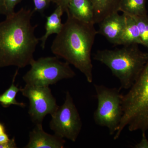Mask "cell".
<instances>
[{"instance_id":"1","label":"cell","mask_w":148,"mask_h":148,"mask_svg":"<svg viewBox=\"0 0 148 148\" xmlns=\"http://www.w3.org/2000/svg\"><path fill=\"white\" fill-rule=\"evenodd\" d=\"M34 10L20 9L0 22V68L30 65L40 40L35 36L38 25L31 23Z\"/></svg>"},{"instance_id":"2","label":"cell","mask_w":148,"mask_h":148,"mask_svg":"<svg viewBox=\"0 0 148 148\" xmlns=\"http://www.w3.org/2000/svg\"><path fill=\"white\" fill-rule=\"evenodd\" d=\"M67 14V20L52 43L51 52L79 70L88 82L91 83V50L98 32L93 23L84 22Z\"/></svg>"},{"instance_id":"3","label":"cell","mask_w":148,"mask_h":148,"mask_svg":"<svg viewBox=\"0 0 148 148\" xmlns=\"http://www.w3.org/2000/svg\"><path fill=\"white\" fill-rule=\"evenodd\" d=\"M93 58L110 69L119 80L121 89H129L147 63L148 52L140 50L138 45H132L121 49L98 50Z\"/></svg>"},{"instance_id":"4","label":"cell","mask_w":148,"mask_h":148,"mask_svg":"<svg viewBox=\"0 0 148 148\" xmlns=\"http://www.w3.org/2000/svg\"><path fill=\"white\" fill-rule=\"evenodd\" d=\"M123 116L114 139L119 138L125 128L130 132L148 130V60L128 92L123 95Z\"/></svg>"},{"instance_id":"5","label":"cell","mask_w":148,"mask_h":148,"mask_svg":"<svg viewBox=\"0 0 148 148\" xmlns=\"http://www.w3.org/2000/svg\"><path fill=\"white\" fill-rule=\"evenodd\" d=\"M98 106L93 114L95 123L107 127L111 135L116 132L123 116V94L121 88L94 84Z\"/></svg>"},{"instance_id":"6","label":"cell","mask_w":148,"mask_h":148,"mask_svg":"<svg viewBox=\"0 0 148 148\" xmlns=\"http://www.w3.org/2000/svg\"><path fill=\"white\" fill-rule=\"evenodd\" d=\"M68 62L60 61L57 56L41 57L34 59L31 68L22 77L26 84L49 86L62 80L76 75Z\"/></svg>"},{"instance_id":"7","label":"cell","mask_w":148,"mask_h":148,"mask_svg":"<svg viewBox=\"0 0 148 148\" xmlns=\"http://www.w3.org/2000/svg\"><path fill=\"white\" fill-rule=\"evenodd\" d=\"M49 127L54 134L75 142L82 128V123L78 111L69 91L66 92L63 105L51 114Z\"/></svg>"},{"instance_id":"8","label":"cell","mask_w":148,"mask_h":148,"mask_svg":"<svg viewBox=\"0 0 148 148\" xmlns=\"http://www.w3.org/2000/svg\"><path fill=\"white\" fill-rule=\"evenodd\" d=\"M20 92L29 100L28 113L35 124L42 123L46 116L51 114L58 108L49 86L26 84L20 88Z\"/></svg>"},{"instance_id":"9","label":"cell","mask_w":148,"mask_h":148,"mask_svg":"<svg viewBox=\"0 0 148 148\" xmlns=\"http://www.w3.org/2000/svg\"><path fill=\"white\" fill-rule=\"evenodd\" d=\"M126 16L118 12L107 16L99 23L98 34L104 36L114 45H120V40L126 21Z\"/></svg>"},{"instance_id":"10","label":"cell","mask_w":148,"mask_h":148,"mask_svg":"<svg viewBox=\"0 0 148 148\" xmlns=\"http://www.w3.org/2000/svg\"><path fill=\"white\" fill-rule=\"evenodd\" d=\"M66 141L57 135L45 132L43 129L42 123L36 124L30 131L29 142L25 148H63Z\"/></svg>"},{"instance_id":"11","label":"cell","mask_w":148,"mask_h":148,"mask_svg":"<svg viewBox=\"0 0 148 148\" xmlns=\"http://www.w3.org/2000/svg\"><path fill=\"white\" fill-rule=\"evenodd\" d=\"M66 13L81 21L94 24V12L90 0H71Z\"/></svg>"},{"instance_id":"12","label":"cell","mask_w":148,"mask_h":148,"mask_svg":"<svg viewBox=\"0 0 148 148\" xmlns=\"http://www.w3.org/2000/svg\"><path fill=\"white\" fill-rule=\"evenodd\" d=\"M94 12L93 23L99 24L104 18L119 12L122 0H90Z\"/></svg>"},{"instance_id":"13","label":"cell","mask_w":148,"mask_h":148,"mask_svg":"<svg viewBox=\"0 0 148 148\" xmlns=\"http://www.w3.org/2000/svg\"><path fill=\"white\" fill-rule=\"evenodd\" d=\"M64 13V11L61 7L57 6L53 13L47 16L45 34L39 38L40 40L41 41V47L42 49L45 48L47 40L51 35L58 34L61 32L64 24L61 21V16Z\"/></svg>"},{"instance_id":"14","label":"cell","mask_w":148,"mask_h":148,"mask_svg":"<svg viewBox=\"0 0 148 148\" xmlns=\"http://www.w3.org/2000/svg\"><path fill=\"white\" fill-rule=\"evenodd\" d=\"M126 16L125 25L120 40V45H142L140 32L136 21L132 16Z\"/></svg>"},{"instance_id":"15","label":"cell","mask_w":148,"mask_h":148,"mask_svg":"<svg viewBox=\"0 0 148 148\" xmlns=\"http://www.w3.org/2000/svg\"><path fill=\"white\" fill-rule=\"evenodd\" d=\"M120 11L130 16H143L147 14L146 0H122Z\"/></svg>"},{"instance_id":"16","label":"cell","mask_w":148,"mask_h":148,"mask_svg":"<svg viewBox=\"0 0 148 148\" xmlns=\"http://www.w3.org/2000/svg\"><path fill=\"white\" fill-rule=\"evenodd\" d=\"M17 74V71L14 77L12 83L5 92L2 95H0V103L3 107H8L11 105H16L24 108L25 106V103H18L16 100L17 93L20 91V88H18L14 84V80Z\"/></svg>"},{"instance_id":"17","label":"cell","mask_w":148,"mask_h":148,"mask_svg":"<svg viewBox=\"0 0 148 148\" xmlns=\"http://www.w3.org/2000/svg\"><path fill=\"white\" fill-rule=\"evenodd\" d=\"M132 17L138 25L142 45L145 47L148 50V15L147 14L143 16Z\"/></svg>"},{"instance_id":"18","label":"cell","mask_w":148,"mask_h":148,"mask_svg":"<svg viewBox=\"0 0 148 148\" xmlns=\"http://www.w3.org/2000/svg\"><path fill=\"white\" fill-rule=\"evenodd\" d=\"M22 0H0V13L7 16L15 12L14 8Z\"/></svg>"},{"instance_id":"19","label":"cell","mask_w":148,"mask_h":148,"mask_svg":"<svg viewBox=\"0 0 148 148\" xmlns=\"http://www.w3.org/2000/svg\"><path fill=\"white\" fill-rule=\"evenodd\" d=\"M34 2V12H38L41 14L43 13L46 9L47 8L52 2V0H33Z\"/></svg>"},{"instance_id":"20","label":"cell","mask_w":148,"mask_h":148,"mask_svg":"<svg viewBox=\"0 0 148 148\" xmlns=\"http://www.w3.org/2000/svg\"><path fill=\"white\" fill-rule=\"evenodd\" d=\"M71 0H52V2L55 3L57 6L61 7L64 12H66L68 9L69 3Z\"/></svg>"},{"instance_id":"21","label":"cell","mask_w":148,"mask_h":148,"mask_svg":"<svg viewBox=\"0 0 148 148\" xmlns=\"http://www.w3.org/2000/svg\"><path fill=\"white\" fill-rule=\"evenodd\" d=\"M142 134V140L140 143L136 144L135 146V148H148V140L147 139L145 134V132H143Z\"/></svg>"},{"instance_id":"22","label":"cell","mask_w":148,"mask_h":148,"mask_svg":"<svg viewBox=\"0 0 148 148\" xmlns=\"http://www.w3.org/2000/svg\"><path fill=\"white\" fill-rule=\"evenodd\" d=\"M17 148L15 140L12 139L10 140L7 143L4 144H0V148Z\"/></svg>"},{"instance_id":"23","label":"cell","mask_w":148,"mask_h":148,"mask_svg":"<svg viewBox=\"0 0 148 148\" xmlns=\"http://www.w3.org/2000/svg\"><path fill=\"white\" fill-rule=\"evenodd\" d=\"M10 139L9 138L8 136L5 132L0 135V144H4L8 142Z\"/></svg>"},{"instance_id":"24","label":"cell","mask_w":148,"mask_h":148,"mask_svg":"<svg viewBox=\"0 0 148 148\" xmlns=\"http://www.w3.org/2000/svg\"><path fill=\"white\" fill-rule=\"evenodd\" d=\"M5 132L4 128L3 125L0 123V135Z\"/></svg>"}]
</instances>
